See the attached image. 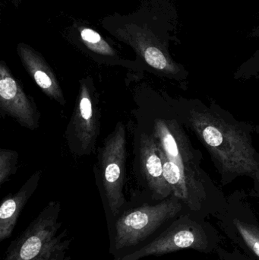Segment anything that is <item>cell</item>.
I'll list each match as a JSON object with an SVG mask.
<instances>
[{
  "instance_id": "3",
  "label": "cell",
  "mask_w": 259,
  "mask_h": 260,
  "mask_svg": "<svg viewBox=\"0 0 259 260\" xmlns=\"http://www.w3.org/2000/svg\"><path fill=\"white\" fill-rule=\"evenodd\" d=\"M59 202L52 201L11 242L3 260H71V239L59 221Z\"/></svg>"
},
{
  "instance_id": "5",
  "label": "cell",
  "mask_w": 259,
  "mask_h": 260,
  "mask_svg": "<svg viewBox=\"0 0 259 260\" xmlns=\"http://www.w3.org/2000/svg\"><path fill=\"white\" fill-rule=\"evenodd\" d=\"M183 203L171 196L156 205H143L127 211L115 223V251L135 247L152 236L167 221L177 216Z\"/></svg>"
},
{
  "instance_id": "4",
  "label": "cell",
  "mask_w": 259,
  "mask_h": 260,
  "mask_svg": "<svg viewBox=\"0 0 259 260\" xmlns=\"http://www.w3.org/2000/svg\"><path fill=\"white\" fill-rule=\"evenodd\" d=\"M220 242V235L212 224L205 218L188 212L180 215L149 244L114 260H139L182 250L208 254L216 251Z\"/></svg>"
},
{
  "instance_id": "12",
  "label": "cell",
  "mask_w": 259,
  "mask_h": 260,
  "mask_svg": "<svg viewBox=\"0 0 259 260\" xmlns=\"http://www.w3.org/2000/svg\"><path fill=\"white\" fill-rule=\"evenodd\" d=\"M41 176V171H36L16 193L3 200L0 206V242L12 236L21 211L38 188Z\"/></svg>"
},
{
  "instance_id": "6",
  "label": "cell",
  "mask_w": 259,
  "mask_h": 260,
  "mask_svg": "<svg viewBox=\"0 0 259 260\" xmlns=\"http://www.w3.org/2000/svg\"><path fill=\"white\" fill-rule=\"evenodd\" d=\"M126 157V129L123 123L120 122L114 131L106 138L100 159L104 193L114 216L120 214L126 202L123 194Z\"/></svg>"
},
{
  "instance_id": "16",
  "label": "cell",
  "mask_w": 259,
  "mask_h": 260,
  "mask_svg": "<svg viewBox=\"0 0 259 260\" xmlns=\"http://www.w3.org/2000/svg\"><path fill=\"white\" fill-rule=\"evenodd\" d=\"M248 36L249 38H259V25L255 27V28L252 29L250 32H249Z\"/></svg>"
},
{
  "instance_id": "2",
  "label": "cell",
  "mask_w": 259,
  "mask_h": 260,
  "mask_svg": "<svg viewBox=\"0 0 259 260\" xmlns=\"http://www.w3.org/2000/svg\"><path fill=\"white\" fill-rule=\"evenodd\" d=\"M189 124L209 151L224 175L259 180V157L249 136L209 110H190Z\"/></svg>"
},
{
  "instance_id": "13",
  "label": "cell",
  "mask_w": 259,
  "mask_h": 260,
  "mask_svg": "<svg viewBox=\"0 0 259 260\" xmlns=\"http://www.w3.org/2000/svg\"><path fill=\"white\" fill-rule=\"evenodd\" d=\"M18 158V153L13 150H0V185H3L11 175L15 174Z\"/></svg>"
},
{
  "instance_id": "7",
  "label": "cell",
  "mask_w": 259,
  "mask_h": 260,
  "mask_svg": "<svg viewBox=\"0 0 259 260\" xmlns=\"http://www.w3.org/2000/svg\"><path fill=\"white\" fill-rule=\"evenodd\" d=\"M68 130L69 142L79 154H88L94 150L100 133V111L95 88L89 79L81 82Z\"/></svg>"
},
{
  "instance_id": "14",
  "label": "cell",
  "mask_w": 259,
  "mask_h": 260,
  "mask_svg": "<svg viewBox=\"0 0 259 260\" xmlns=\"http://www.w3.org/2000/svg\"><path fill=\"white\" fill-rule=\"evenodd\" d=\"M81 37L90 49L100 54L108 55V56L114 55V50L104 41L102 40L100 35L92 29H84L81 33Z\"/></svg>"
},
{
  "instance_id": "8",
  "label": "cell",
  "mask_w": 259,
  "mask_h": 260,
  "mask_svg": "<svg viewBox=\"0 0 259 260\" xmlns=\"http://www.w3.org/2000/svg\"><path fill=\"white\" fill-rule=\"evenodd\" d=\"M0 113L2 117L9 116L27 129L39 126L36 105L3 62L0 63Z\"/></svg>"
},
{
  "instance_id": "15",
  "label": "cell",
  "mask_w": 259,
  "mask_h": 260,
  "mask_svg": "<svg viewBox=\"0 0 259 260\" xmlns=\"http://www.w3.org/2000/svg\"><path fill=\"white\" fill-rule=\"evenodd\" d=\"M215 252L220 260H255L245 254L239 249L228 250L218 246Z\"/></svg>"
},
{
  "instance_id": "1",
  "label": "cell",
  "mask_w": 259,
  "mask_h": 260,
  "mask_svg": "<svg viewBox=\"0 0 259 260\" xmlns=\"http://www.w3.org/2000/svg\"><path fill=\"white\" fill-rule=\"evenodd\" d=\"M154 136L162 159L164 177L169 186L187 200L191 213L216 218L225 211L211 203L205 188L200 160L187 135L173 120L158 119Z\"/></svg>"
},
{
  "instance_id": "11",
  "label": "cell",
  "mask_w": 259,
  "mask_h": 260,
  "mask_svg": "<svg viewBox=\"0 0 259 260\" xmlns=\"http://www.w3.org/2000/svg\"><path fill=\"white\" fill-rule=\"evenodd\" d=\"M20 57L24 68L41 91L59 105H65L63 91L53 70L41 56L25 46L20 47Z\"/></svg>"
},
{
  "instance_id": "10",
  "label": "cell",
  "mask_w": 259,
  "mask_h": 260,
  "mask_svg": "<svg viewBox=\"0 0 259 260\" xmlns=\"http://www.w3.org/2000/svg\"><path fill=\"white\" fill-rule=\"evenodd\" d=\"M141 169L147 185L157 200H166L172 191L164 177L162 159L155 136L143 133L140 138Z\"/></svg>"
},
{
  "instance_id": "9",
  "label": "cell",
  "mask_w": 259,
  "mask_h": 260,
  "mask_svg": "<svg viewBox=\"0 0 259 260\" xmlns=\"http://www.w3.org/2000/svg\"><path fill=\"white\" fill-rule=\"evenodd\" d=\"M218 225L242 252L259 260V223L246 208L231 206L217 217Z\"/></svg>"
}]
</instances>
